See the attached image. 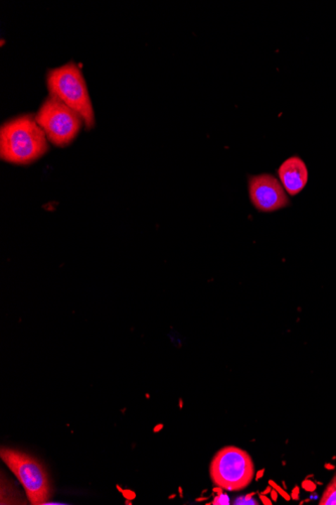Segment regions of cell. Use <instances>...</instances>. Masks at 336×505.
Here are the masks:
<instances>
[{"instance_id": "6da1fadb", "label": "cell", "mask_w": 336, "mask_h": 505, "mask_svg": "<svg viewBox=\"0 0 336 505\" xmlns=\"http://www.w3.org/2000/svg\"><path fill=\"white\" fill-rule=\"evenodd\" d=\"M49 142L34 116L22 114L0 127V158L13 165H30L48 153Z\"/></svg>"}, {"instance_id": "7a4b0ae2", "label": "cell", "mask_w": 336, "mask_h": 505, "mask_svg": "<svg viewBox=\"0 0 336 505\" xmlns=\"http://www.w3.org/2000/svg\"><path fill=\"white\" fill-rule=\"evenodd\" d=\"M46 87L50 95L76 111L86 127H94V109L81 68L74 62L51 69L46 74Z\"/></svg>"}, {"instance_id": "3957f363", "label": "cell", "mask_w": 336, "mask_h": 505, "mask_svg": "<svg viewBox=\"0 0 336 505\" xmlns=\"http://www.w3.org/2000/svg\"><path fill=\"white\" fill-rule=\"evenodd\" d=\"M255 465L248 452L235 446L221 449L209 466L212 482L227 491L248 487L255 477Z\"/></svg>"}, {"instance_id": "277c9868", "label": "cell", "mask_w": 336, "mask_h": 505, "mask_svg": "<svg viewBox=\"0 0 336 505\" xmlns=\"http://www.w3.org/2000/svg\"><path fill=\"white\" fill-rule=\"evenodd\" d=\"M34 118L49 142L59 147L73 142L82 126L85 125L76 111L51 95L41 103Z\"/></svg>"}, {"instance_id": "5b68a950", "label": "cell", "mask_w": 336, "mask_h": 505, "mask_svg": "<svg viewBox=\"0 0 336 505\" xmlns=\"http://www.w3.org/2000/svg\"><path fill=\"white\" fill-rule=\"evenodd\" d=\"M0 457L22 483L30 504H46L51 497V483L41 463L15 449L2 448Z\"/></svg>"}, {"instance_id": "8992f818", "label": "cell", "mask_w": 336, "mask_h": 505, "mask_svg": "<svg viewBox=\"0 0 336 505\" xmlns=\"http://www.w3.org/2000/svg\"><path fill=\"white\" fill-rule=\"evenodd\" d=\"M248 194L252 206L265 214L280 211L291 205L279 179L269 173L249 176Z\"/></svg>"}, {"instance_id": "52a82bcc", "label": "cell", "mask_w": 336, "mask_h": 505, "mask_svg": "<svg viewBox=\"0 0 336 505\" xmlns=\"http://www.w3.org/2000/svg\"><path fill=\"white\" fill-rule=\"evenodd\" d=\"M277 175L280 183L290 197L299 195L309 179L306 163L299 156L286 158L277 168Z\"/></svg>"}, {"instance_id": "ba28073f", "label": "cell", "mask_w": 336, "mask_h": 505, "mask_svg": "<svg viewBox=\"0 0 336 505\" xmlns=\"http://www.w3.org/2000/svg\"><path fill=\"white\" fill-rule=\"evenodd\" d=\"M321 505H336V474L322 495Z\"/></svg>"}, {"instance_id": "9c48e42d", "label": "cell", "mask_w": 336, "mask_h": 505, "mask_svg": "<svg viewBox=\"0 0 336 505\" xmlns=\"http://www.w3.org/2000/svg\"><path fill=\"white\" fill-rule=\"evenodd\" d=\"M269 483L271 486H273V488H274V490H276L278 492L280 493V495H282V497L285 498L286 500H290V497L287 494L285 491L282 490V488H280L279 486H278L277 484L274 482V481H270Z\"/></svg>"}, {"instance_id": "30bf717a", "label": "cell", "mask_w": 336, "mask_h": 505, "mask_svg": "<svg viewBox=\"0 0 336 505\" xmlns=\"http://www.w3.org/2000/svg\"><path fill=\"white\" fill-rule=\"evenodd\" d=\"M230 500L226 494H219L216 499L214 500V504H228Z\"/></svg>"}, {"instance_id": "8fae6325", "label": "cell", "mask_w": 336, "mask_h": 505, "mask_svg": "<svg viewBox=\"0 0 336 505\" xmlns=\"http://www.w3.org/2000/svg\"><path fill=\"white\" fill-rule=\"evenodd\" d=\"M261 499H262L263 501H265L266 504H272V502H271L270 500H268L265 497H263V495H261Z\"/></svg>"}]
</instances>
